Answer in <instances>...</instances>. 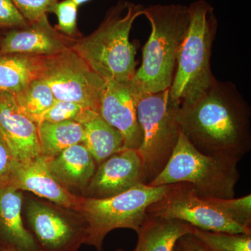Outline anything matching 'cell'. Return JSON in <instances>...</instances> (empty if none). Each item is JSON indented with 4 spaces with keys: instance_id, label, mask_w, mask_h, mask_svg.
I'll use <instances>...</instances> for the list:
<instances>
[{
    "instance_id": "cell-1",
    "label": "cell",
    "mask_w": 251,
    "mask_h": 251,
    "mask_svg": "<svg viewBox=\"0 0 251 251\" xmlns=\"http://www.w3.org/2000/svg\"><path fill=\"white\" fill-rule=\"evenodd\" d=\"M251 110L237 87L216 79L189 103L181 104L180 130L204 154L242 159L251 150Z\"/></svg>"
},
{
    "instance_id": "cell-2",
    "label": "cell",
    "mask_w": 251,
    "mask_h": 251,
    "mask_svg": "<svg viewBox=\"0 0 251 251\" xmlns=\"http://www.w3.org/2000/svg\"><path fill=\"white\" fill-rule=\"evenodd\" d=\"M144 9L140 4L118 1L98 28L77 39L72 49L105 82L131 80L136 72V49L130 43V33Z\"/></svg>"
},
{
    "instance_id": "cell-3",
    "label": "cell",
    "mask_w": 251,
    "mask_h": 251,
    "mask_svg": "<svg viewBox=\"0 0 251 251\" xmlns=\"http://www.w3.org/2000/svg\"><path fill=\"white\" fill-rule=\"evenodd\" d=\"M151 31L143 49L141 66L133 82L146 93L171 88L178 54L190 21L188 6L179 4L150 5L144 9Z\"/></svg>"
},
{
    "instance_id": "cell-4",
    "label": "cell",
    "mask_w": 251,
    "mask_h": 251,
    "mask_svg": "<svg viewBox=\"0 0 251 251\" xmlns=\"http://www.w3.org/2000/svg\"><path fill=\"white\" fill-rule=\"evenodd\" d=\"M190 21L170 92L181 104L189 103L206 92L216 78L211 69L213 44L218 29L214 7L206 0L188 6Z\"/></svg>"
},
{
    "instance_id": "cell-5",
    "label": "cell",
    "mask_w": 251,
    "mask_h": 251,
    "mask_svg": "<svg viewBox=\"0 0 251 251\" xmlns=\"http://www.w3.org/2000/svg\"><path fill=\"white\" fill-rule=\"evenodd\" d=\"M239 161L235 157L201 153L180 130L166 166L148 184L160 186L188 183L192 185L199 197L233 198L240 178Z\"/></svg>"
},
{
    "instance_id": "cell-6",
    "label": "cell",
    "mask_w": 251,
    "mask_h": 251,
    "mask_svg": "<svg viewBox=\"0 0 251 251\" xmlns=\"http://www.w3.org/2000/svg\"><path fill=\"white\" fill-rule=\"evenodd\" d=\"M173 186L140 184L112 197L80 196L77 211L87 224L86 245L104 251V239L112 230L130 229L137 233L148 216L149 206L166 196Z\"/></svg>"
},
{
    "instance_id": "cell-7",
    "label": "cell",
    "mask_w": 251,
    "mask_h": 251,
    "mask_svg": "<svg viewBox=\"0 0 251 251\" xmlns=\"http://www.w3.org/2000/svg\"><path fill=\"white\" fill-rule=\"evenodd\" d=\"M135 105L142 133L138 151L143 160L148 184L163 171L177 143L181 103L172 97L170 89L151 94L140 89Z\"/></svg>"
},
{
    "instance_id": "cell-8",
    "label": "cell",
    "mask_w": 251,
    "mask_h": 251,
    "mask_svg": "<svg viewBox=\"0 0 251 251\" xmlns=\"http://www.w3.org/2000/svg\"><path fill=\"white\" fill-rule=\"evenodd\" d=\"M23 216L40 251H77L85 244L87 224L79 211L24 196Z\"/></svg>"
},
{
    "instance_id": "cell-9",
    "label": "cell",
    "mask_w": 251,
    "mask_h": 251,
    "mask_svg": "<svg viewBox=\"0 0 251 251\" xmlns=\"http://www.w3.org/2000/svg\"><path fill=\"white\" fill-rule=\"evenodd\" d=\"M39 78L49 85L56 100L80 103L99 114L106 82L74 50L42 56Z\"/></svg>"
},
{
    "instance_id": "cell-10",
    "label": "cell",
    "mask_w": 251,
    "mask_h": 251,
    "mask_svg": "<svg viewBox=\"0 0 251 251\" xmlns=\"http://www.w3.org/2000/svg\"><path fill=\"white\" fill-rule=\"evenodd\" d=\"M147 211L150 215L179 220L203 230L251 234V228L225 216L215 206L199 197L188 183L173 184L166 196L149 206Z\"/></svg>"
},
{
    "instance_id": "cell-11",
    "label": "cell",
    "mask_w": 251,
    "mask_h": 251,
    "mask_svg": "<svg viewBox=\"0 0 251 251\" xmlns=\"http://www.w3.org/2000/svg\"><path fill=\"white\" fill-rule=\"evenodd\" d=\"M140 184H148L143 158L138 150L124 149L97 166L83 197L107 198Z\"/></svg>"
},
{
    "instance_id": "cell-12",
    "label": "cell",
    "mask_w": 251,
    "mask_h": 251,
    "mask_svg": "<svg viewBox=\"0 0 251 251\" xmlns=\"http://www.w3.org/2000/svg\"><path fill=\"white\" fill-rule=\"evenodd\" d=\"M139 90L133 79L108 82L100 99L99 115L121 133L125 149L138 150L142 143L135 105Z\"/></svg>"
},
{
    "instance_id": "cell-13",
    "label": "cell",
    "mask_w": 251,
    "mask_h": 251,
    "mask_svg": "<svg viewBox=\"0 0 251 251\" xmlns=\"http://www.w3.org/2000/svg\"><path fill=\"white\" fill-rule=\"evenodd\" d=\"M76 40L52 27L45 14L25 27L6 30L0 38V55H53L72 49Z\"/></svg>"
},
{
    "instance_id": "cell-14",
    "label": "cell",
    "mask_w": 251,
    "mask_h": 251,
    "mask_svg": "<svg viewBox=\"0 0 251 251\" xmlns=\"http://www.w3.org/2000/svg\"><path fill=\"white\" fill-rule=\"evenodd\" d=\"M7 183L21 191L77 211L80 196L63 187L50 173L45 158L40 156L28 161H14Z\"/></svg>"
},
{
    "instance_id": "cell-15",
    "label": "cell",
    "mask_w": 251,
    "mask_h": 251,
    "mask_svg": "<svg viewBox=\"0 0 251 251\" xmlns=\"http://www.w3.org/2000/svg\"><path fill=\"white\" fill-rule=\"evenodd\" d=\"M0 136L15 161L41 155L37 124L21 112L12 95L4 92H0Z\"/></svg>"
},
{
    "instance_id": "cell-16",
    "label": "cell",
    "mask_w": 251,
    "mask_h": 251,
    "mask_svg": "<svg viewBox=\"0 0 251 251\" xmlns=\"http://www.w3.org/2000/svg\"><path fill=\"white\" fill-rule=\"evenodd\" d=\"M23 201V191L0 183V244L20 251H40L25 225Z\"/></svg>"
},
{
    "instance_id": "cell-17",
    "label": "cell",
    "mask_w": 251,
    "mask_h": 251,
    "mask_svg": "<svg viewBox=\"0 0 251 251\" xmlns=\"http://www.w3.org/2000/svg\"><path fill=\"white\" fill-rule=\"evenodd\" d=\"M45 159L55 179L77 196H82L97 168L93 156L82 143L69 147L57 156Z\"/></svg>"
},
{
    "instance_id": "cell-18",
    "label": "cell",
    "mask_w": 251,
    "mask_h": 251,
    "mask_svg": "<svg viewBox=\"0 0 251 251\" xmlns=\"http://www.w3.org/2000/svg\"><path fill=\"white\" fill-rule=\"evenodd\" d=\"M193 226L179 221L148 214L137 232L138 242L133 251H173L180 238L191 234Z\"/></svg>"
},
{
    "instance_id": "cell-19",
    "label": "cell",
    "mask_w": 251,
    "mask_h": 251,
    "mask_svg": "<svg viewBox=\"0 0 251 251\" xmlns=\"http://www.w3.org/2000/svg\"><path fill=\"white\" fill-rule=\"evenodd\" d=\"M42 69V56L23 54L0 55V92L19 93L36 78Z\"/></svg>"
},
{
    "instance_id": "cell-20",
    "label": "cell",
    "mask_w": 251,
    "mask_h": 251,
    "mask_svg": "<svg viewBox=\"0 0 251 251\" xmlns=\"http://www.w3.org/2000/svg\"><path fill=\"white\" fill-rule=\"evenodd\" d=\"M82 125L85 131L83 144L97 166L114 153L125 149L121 133L99 114H96Z\"/></svg>"
},
{
    "instance_id": "cell-21",
    "label": "cell",
    "mask_w": 251,
    "mask_h": 251,
    "mask_svg": "<svg viewBox=\"0 0 251 251\" xmlns=\"http://www.w3.org/2000/svg\"><path fill=\"white\" fill-rule=\"evenodd\" d=\"M37 125L41 156L44 158H53L69 147L84 143L85 131L79 122H42Z\"/></svg>"
},
{
    "instance_id": "cell-22",
    "label": "cell",
    "mask_w": 251,
    "mask_h": 251,
    "mask_svg": "<svg viewBox=\"0 0 251 251\" xmlns=\"http://www.w3.org/2000/svg\"><path fill=\"white\" fill-rule=\"evenodd\" d=\"M12 96L21 112L36 124L56 100L49 85L41 78L31 81L21 92Z\"/></svg>"
},
{
    "instance_id": "cell-23",
    "label": "cell",
    "mask_w": 251,
    "mask_h": 251,
    "mask_svg": "<svg viewBox=\"0 0 251 251\" xmlns=\"http://www.w3.org/2000/svg\"><path fill=\"white\" fill-rule=\"evenodd\" d=\"M191 234L208 251H251V234L213 232L196 227Z\"/></svg>"
},
{
    "instance_id": "cell-24",
    "label": "cell",
    "mask_w": 251,
    "mask_h": 251,
    "mask_svg": "<svg viewBox=\"0 0 251 251\" xmlns=\"http://www.w3.org/2000/svg\"><path fill=\"white\" fill-rule=\"evenodd\" d=\"M96 114L99 113L80 103L55 100L41 115L37 125L42 122L55 123L64 121H75L83 124Z\"/></svg>"
},
{
    "instance_id": "cell-25",
    "label": "cell",
    "mask_w": 251,
    "mask_h": 251,
    "mask_svg": "<svg viewBox=\"0 0 251 251\" xmlns=\"http://www.w3.org/2000/svg\"><path fill=\"white\" fill-rule=\"evenodd\" d=\"M225 216L243 227L251 228V195L239 198H203Z\"/></svg>"
},
{
    "instance_id": "cell-26",
    "label": "cell",
    "mask_w": 251,
    "mask_h": 251,
    "mask_svg": "<svg viewBox=\"0 0 251 251\" xmlns=\"http://www.w3.org/2000/svg\"><path fill=\"white\" fill-rule=\"evenodd\" d=\"M78 7L72 0H59L50 7L48 12L57 16L58 24L56 26V29L64 35L74 39L81 37L77 23Z\"/></svg>"
},
{
    "instance_id": "cell-27",
    "label": "cell",
    "mask_w": 251,
    "mask_h": 251,
    "mask_svg": "<svg viewBox=\"0 0 251 251\" xmlns=\"http://www.w3.org/2000/svg\"><path fill=\"white\" fill-rule=\"evenodd\" d=\"M29 21L24 17L13 0H0V29L25 27Z\"/></svg>"
},
{
    "instance_id": "cell-28",
    "label": "cell",
    "mask_w": 251,
    "mask_h": 251,
    "mask_svg": "<svg viewBox=\"0 0 251 251\" xmlns=\"http://www.w3.org/2000/svg\"><path fill=\"white\" fill-rule=\"evenodd\" d=\"M59 0H13L29 22H34L47 14L50 7Z\"/></svg>"
},
{
    "instance_id": "cell-29",
    "label": "cell",
    "mask_w": 251,
    "mask_h": 251,
    "mask_svg": "<svg viewBox=\"0 0 251 251\" xmlns=\"http://www.w3.org/2000/svg\"><path fill=\"white\" fill-rule=\"evenodd\" d=\"M14 159L0 136V183L7 182Z\"/></svg>"
},
{
    "instance_id": "cell-30",
    "label": "cell",
    "mask_w": 251,
    "mask_h": 251,
    "mask_svg": "<svg viewBox=\"0 0 251 251\" xmlns=\"http://www.w3.org/2000/svg\"><path fill=\"white\" fill-rule=\"evenodd\" d=\"M177 243L185 251H208L192 234L183 236Z\"/></svg>"
},
{
    "instance_id": "cell-31",
    "label": "cell",
    "mask_w": 251,
    "mask_h": 251,
    "mask_svg": "<svg viewBox=\"0 0 251 251\" xmlns=\"http://www.w3.org/2000/svg\"><path fill=\"white\" fill-rule=\"evenodd\" d=\"M74 3H75L77 6H80V5L85 4V3L88 2L90 0H72Z\"/></svg>"
},
{
    "instance_id": "cell-32",
    "label": "cell",
    "mask_w": 251,
    "mask_h": 251,
    "mask_svg": "<svg viewBox=\"0 0 251 251\" xmlns=\"http://www.w3.org/2000/svg\"><path fill=\"white\" fill-rule=\"evenodd\" d=\"M173 251H185L184 249H182V247H181V246L179 245L178 243H176V245H175V247L174 248V249H173Z\"/></svg>"
},
{
    "instance_id": "cell-33",
    "label": "cell",
    "mask_w": 251,
    "mask_h": 251,
    "mask_svg": "<svg viewBox=\"0 0 251 251\" xmlns=\"http://www.w3.org/2000/svg\"><path fill=\"white\" fill-rule=\"evenodd\" d=\"M4 249L5 251H20L16 250V249H10V248H4Z\"/></svg>"
},
{
    "instance_id": "cell-34",
    "label": "cell",
    "mask_w": 251,
    "mask_h": 251,
    "mask_svg": "<svg viewBox=\"0 0 251 251\" xmlns=\"http://www.w3.org/2000/svg\"><path fill=\"white\" fill-rule=\"evenodd\" d=\"M0 251H5L4 247L0 244Z\"/></svg>"
},
{
    "instance_id": "cell-35",
    "label": "cell",
    "mask_w": 251,
    "mask_h": 251,
    "mask_svg": "<svg viewBox=\"0 0 251 251\" xmlns=\"http://www.w3.org/2000/svg\"><path fill=\"white\" fill-rule=\"evenodd\" d=\"M115 251H127L124 250V249H117V250H116Z\"/></svg>"
}]
</instances>
